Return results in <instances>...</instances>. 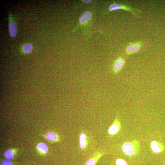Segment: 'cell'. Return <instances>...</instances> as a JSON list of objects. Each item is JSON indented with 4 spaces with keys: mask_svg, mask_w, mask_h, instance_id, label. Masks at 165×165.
Returning <instances> with one entry per match:
<instances>
[{
    "mask_svg": "<svg viewBox=\"0 0 165 165\" xmlns=\"http://www.w3.org/2000/svg\"><path fill=\"white\" fill-rule=\"evenodd\" d=\"M122 9L129 11L132 13L136 18H139V14L143 12V10H141L135 8L130 6L128 4L126 3H119L116 2L112 3L110 6L108 10L110 12Z\"/></svg>",
    "mask_w": 165,
    "mask_h": 165,
    "instance_id": "obj_1",
    "label": "cell"
},
{
    "mask_svg": "<svg viewBox=\"0 0 165 165\" xmlns=\"http://www.w3.org/2000/svg\"><path fill=\"white\" fill-rule=\"evenodd\" d=\"M144 42L142 41L128 43L125 48V52L127 55L138 53L144 48Z\"/></svg>",
    "mask_w": 165,
    "mask_h": 165,
    "instance_id": "obj_2",
    "label": "cell"
},
{
    "mask_svg": "<svg viewBox=\"0 0 165 165\" xmlns=\"http://www.w3.org/2000/svg\"><path fill=\"white\" fill-rule=\"evenodd\" d=\"M135 148L133 145L130 142H126L122 146V150L125 155L129 156L135 155L136 153Z\"/></svg>",
    "mask_w": 165,
    "mask_h": 165,
    "instance_id": "obj_3",
    "label": "cell"
},
{
    "mask_svg": "<svg viewBox=\"0 0 165 165\" xmlns=\"http://www.w3.org/2000/svg\"><path fill=\"white\" fill-rule=\"evenodd\" d=\"M126 60L123 57H120L114 63L113 71L115 73H117L121 71L124 67Z\"/></svg>",
    "mask_w": 165,
    "mask_h": 165,
    "instance_id": "obj_4",
    "label": "cell"
},
{
    "mask_svg": "<svg viewBox=\"0 0 165 165\" xmlns=\"http://www.w3.org/2000/svg\"><path fill=\"white\" fill-rule=\"evenodd\" d=\"M92 17V14L88 11H85L81 15L79 21L80 23L84 24L89 20Z\"/></svg>",
    "mask_w": 165,
    "mask_h": 165,
    "instance_id": "obj_5",
    "label": "cell"
},
{
    "mask_svg": "<svg viewBox=\"0 0 165 165\" xmlns=\"http://www.w3.org/2000/svg\"><path fill=\"white\" fill-rule=\"evenodd\" d=\"M9 28L10 36L12 37H14L16 35L18 30L17 25L14 22H10L9 24Z\"/></svg>",
    "mask_w": 165,
    "mask_h": 165,
    "instance_id": "obj_6",
    "label": "cell"
},
{
    "mask_svg": "<svg viewBox=\"0 0 165 165\" xmlns=\"http://www.w3.org/2000/svg\"><path fill=\"white\" fill-rule=\"evenodd\" d=\"M37 148L39 151L43 154L47 153L48 151V146L46 144L43 143L38 144L37 146Z\"/></svg>",
    "mask_w": 165,
    "mask_h": 165,
    "instance_id": "obj_7",
    "label": "cell"
},
{
    "mask_svg": "<svg viewBox=\"0 0 165 165\" xmlns=\"http://www.w3.org/2000/svg\"><path fill=\"white\" fill-rule=\"evenodd\" d=\"M101 156L100 155H99L89 159L85 163V165H95Z\"/></svg>",
    "mask_w": 165,
    "mask_h": 165,
    "instance_id": "obj_8",
    "label": "cell"
},
{
    "mask_svg": "<svg viewBox=\"0 0 165 165\" xmlns=\"http://www.w3.org/2000/svg\"><path fill=\"white\" fill-rule=\"evenodd\" d=\"M45 138L48 140L53 141H56L58 139V136L52 132L47 133L45 135Z\"/></svg>",
    "mask_w": 165,
    "mask_h": 165,
    "instance_id": "obj_9",
    "label": "cell"
},
{
    "mask_svg": "<svg viewBox=\"0 0 165 165\" xmlns=\"http://www.w3.org/2000/svg\"><path fill=\"white\" fill-rule=\"evenodd\" d=\"M4 156L7 159H12L14 157V153L13 150L9 149L7 150L4 153Z\"/></svg>",
    "mask_w": 165,
    "mask_h": 165,
    "instance_id": "obj_10",
    "label": "cell"
},
{
    "mask_svg": "<svg viewBox=\"0 0 165 165\" xmlns=\"http://www.w3.org/2000/svg\"><path fill=\"white\" fill-rule=\"evenodd\" d=\"M151 148L152 151L155 153H158L161 151V148L158 147V144L155 141H153L151 144Z\"/></svg>",
    "mask_w": 165,
    "mask_h": 165,
    "instance_id": "obj_11",
    "label": "cell"
},
{
    "mask_svg": "<svg viewBox=\"0 0 165 165\" xmlns=\"http://www.w3.org/2000/svg\"><path fill=\"white\" fill-rule=\"evenodd\" d=\"M119 129L118 125L116 124H113L110 128L108 132L111 135H114L117 133Z\"/></svg>",
    "mask_w": 165,
    "mask_h": 165,
    "instance_id": "obj_12",
    "label": "cell"
},
{
    "mask_svg": "<svg viewBox=\"0 0 165 165\" xmlns=\"http://www.w3.org/2000/svg\"><path fill=\"white\" fill-rule=\"evenodd\" d=\"M86 135L84 133H82L80 137V146L81 149L85 148L86 144Z\"/></svg>",
    "mask_w": 165,
    "mask_h": 165,
    "instance_id": "obj_13",
    "label": "cell"
},
{
    "mask_svg": "<svg viewBox=\"0 0 165 165\" xmlns=\"http://www.w3.org/2000/svg\"><path fill=\"white\" fill-rule=\"evenodd\" d=\"M33 47L32 45L30 43L25 44L23 47L24 52L26 53H31Z\"/></svg>",
    "mask_w": 165,
    "mask_h": 165,
    "instance_id": "obj_14",
    "label": "cell"
},
{
    "mask_svg": "<svg viewBox=\"0 0 165 165\" xmlns=\"http://www.w3.org/2000/svg\"><path fill=\"white\" fill-rule=\"evenodd\" d=\"M116 165H128L127 163L122 159H119L116 161Z\"/></svg>",
    "mask_w": 165,
    "mask_h": 165,
    "instance_id": "obj_15",
    "label": "cell"
},
{
    "mask_svg": "<svg viewBox=\"0 0 165 165\" xmlns=\"http://www.w3.org/2000/svg\"><path fill=\"white\" fill-rule=\"evenodd\" d=\"M1 165H13L12 162L8 160L2 161L1 162Z\"/></svg>",
    "mask_w": 165,
    "mask_h": 165,
    "instance_id": "obj_16",
    "label": "cell"
},
{
    "mask_svg": "<svg viewBox=\"0 0 165 165\" xmlns=\"http://www.w3.org/2000/svg\"><path fill=\"white\" fill-rule=\"evenodd\" d=\"M83 1L84 3H85L88 4V3H90L91 2V1Z\"/></svg>",
    "mask_w": 165,
    "mask_h": 165,
    "instance_id": "obj_17",
    "label": "cell"
}]
</instances>
